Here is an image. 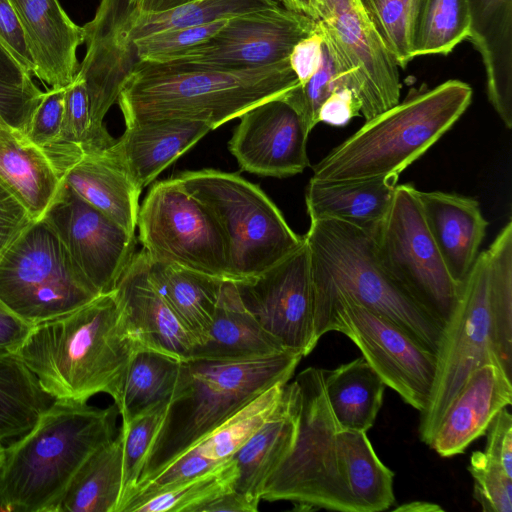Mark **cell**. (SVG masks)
<instances>
[{
	"label": "cell",
	"mask_w": 512,
	"mask_h": 512,
	"mask_svg": "<svg viewBox=\"0 0 512 512\" xmlns=\"http://www.w3.org/2000/svg\"><path fill=\"white\" fill-rule=\"evenodd\" d=\"M299 403L294 442L267 479L261 500H288L300 510L380 512L395 503L394 473L365 432L345 429L327 400L322 369L294 379Z\"/></svg>",
	"instance_id": "obj_1"
},
{
	"label": "cell",
	"mask_w": 512,
	"mask_h": 512,
	"mask_svg": "<svg viewBox=\"0 0 512 512\" xmlns=\"http://www.w3.org/2000/svg\"><path fill=\"white\" fill-rule=\"evenodd\" d=\"M140 348L113 290L33 325L16 355L54 400L87 402L105 393L118 407Z\"/></svg>",
	"instance_id": "obj_2"
},
{
	"label": "cell",
	"mask_w": 512,
	"mask_h": 512,
	"mask_svg": "<svg viewBox=\"0 0 512 512\" xmlns=\"http://www.w3.org/2000/svg\"><path fill=\"white\" fill-rule=\"evenodd\" d=\"M289 60L255 68H218L171 60L139 61L118 97L125 124L186 119L212 130L298 85Z\"/></svg>",
	"instance_id": "obj_3"
},
{
	"label": "cell",
	"mask_w": 512,
	"mask_h": 512,
	"mask_svg": "<svg viewBox=\"0 0 512 512\" xmlns=\"http://www.w3.org/2000/svg\"><path fill=\"white\" fill-rule=\"evenodd\" d=\"M119 411L54 400L33 428L4 447L0 511L57 512L75 473L116 435Z\"/></svg>",
	"instance_id": "obj_4"
},
{
	"label": "cell",
	"mask_w": 512,
	"mask_h": 512,
	"mask_svg": "<svg viewBox=\"0 0 512 512\" xmlns=\"http://www.w3.org/2000/svg\"><path fill=\"white\" fill-rule=\"evenodd\" d=\"M301 359L300 354L283 351L244 360L181 361L173 395L137 487L261 393L289 382Z\"/></svg>",
	"instance_id": "obj_5"
},
{
	"label": "cell",
	"mask_w": 512,
	"mask_h": 512,
	"mask_svg": "<svg viewBox=\"0 0 512 512\" xmlns=\"http://www.w3.org/2000/svg\"><path fill=\"white\" fill-rule=\"evenodd\" d=\"M472 95L471 86L460 80L412 88L317 162L311 178L335 182L399 176L452 128Z\"/></svg>",
	"instance_id": "obj_6"
},
{
	"label": "cell",
	"mask_w": 512,
	"mask_h": 512,
	"mask_svg": "<svg viewBox=\"0 0 512 512\" xmlns=\"http://www.w3.org/2000/svg\"><path fill=\"white\" fill-rule=\"evenodd\" d=\"M314 297V320L337 298L378 313L437 355L444 327L389 275L376 250L374 233L331 219L310 221L304 235Z\"/></svg>",
	"instance_id": "obj_7"
},
{
	"label": "cell",
	"mask_w": 512,
	"mask_h": 512,
	"mask_svg": "<svg viewBox=\"0 0 512 512\" xmlns=\"http://www.w3.org/2000/svg\"><path fill=\"white\" fill-rule=\"evenodd\" d=\"M175 178L217 220L226 243L228 280L257 276L304 243L268 195L239 174L207 168Z\"/></svg>",
	"instance_id": "obj_8"
},
{
	"label": "cell",
	"mask_w": 512,
	"mask_h": 512,
	"mask_svg": "<svg viewBox=\"0 0 512 512\" xmlns=\"http://www.w3.org/2000/svg\"><path fill=\"white\" fill-rule=\"evenodd\" d=\"M98 295L44 219L33 221L0 256V301L32 326Z\"/></svg>",
	"instance_id": "obj_9"
},
{
	"label": "cell",
	"mask_w": 512,
	"mask_h": 512,
	"mask_svg": "<svg viewBox=\"0 0 512 512\" xmlns=\"http://www.w3.org/2000/svg\"><path fill=\"white\" fill-rule=\"evenodd\" d=\"M411 184L396 186L390 208L374 233L378 257L392 279L443 327L462 286L450 275L428 230Z\"/></svg>",
	"instance_id": "obj_10"
},
{
	"label": "cell",
	"mask_w": 512,
	"mask_h": 512,
	"mask_svg": "<svg viewBox=\"0 0 512 512\" xmlns=\"http://www.w3.org/2000/svg\"><path fill=\"white\" fill-rule=\"evenodd\" d=\"M491 268L487 248L478 254L462 285L459 302L444 327L433 389L427 407L420 413L419 436L427 445L470 373L483 364L499 363L493 344Z\"/></svg>",
	"instance_id": "obj_11"
},
{
	"label": "cell",
	"mask_w": 512,
	"mask_h": 512,
	"mask_svg": "<svg viewBox=\"0 0 512 512\" xmlns=\"http://www.w3.org/2000/svg\"><path fill=\"white\" fill-rule=\"evenodd\" d=\"M331 331L346 335L404 402L420 413L425 410L436 376V354L388 318L343 297L314 320L317 342Z\"/></svg>",
	"instance_id": "obj_12"
},
{
	"label": "cell",
	"mask_w": 512,
	"mask_h": 512,
	"mask_svg": "<svg viewBox=\"0 0 512 512\" xmlns=\"http://www.w3.org/2000/svg\"><path fill=\"white\" fill-rule=\"evenodd\" d=\"M136 228L150 259L228 280L226 243L217 220L175 177L150 188Z\"/></svg>",
	"instance_id": "obj_13"
},
{
	"label": "cell",
	"mask_w": 512,
	"mask_h": 512,
	"mask_svg": "<svg viewBox=\"0 0 512 512\" xmlns=\"http://www.w3.org/2000/svg\"><path fill=\"white\" fill-rule=\"evenodd\" d=\"M316 25L365 121L400 101L399 66L357 0H323Z\"/></svg>",
	"instance_id": "obj_14"
},
{
	"label": "cell",
	"mask_w": 512,
	"mask_h": 512,
	"mask_svg": "<svg viewBox=\"0 0 512 512\" xmlns=\"http://www.w3.org/2000/svg\"><path fill=\"white\" fill-rule=\"evenodd\" d=\"M234 283L248 311L287 351L302 357L312 352L318 342L305 239L298 249L264 272Z\"/></svg>",
	"instance_id": "obj_15"
},
{
	"label": "cell",
	"mask_w": 512,
	"mask_h": 512,
	"mask_svg": "<svg viewBox=\"0 0 512 512\" xmlns=\"http://www.w3.org/2000/svg\"><path fill=\"white\" fill-rule=\"evenodd\" d=\"M99 294L113 291L131 263L135 234L82 199L61 181L43 218Z\"/></svg>",
	"instance_id": "obj_16"
},
{
	"label": "cell",
	"mask_w": 512,
	"mask_h": 512,
	"mask_svg": "<svg viewBox=\"0 0 512 512\" xmlns=\"http://www.w3.org/2000/svg\"><path fill=\"white\" fill-rule=\"evenodd\" d=\"M315 28V20L280 4L229 18L214 36L173 60L218 68L273 65L288 60Z\"/></svg>",
	"instance_id": "obj_17"
},
{
	"label": "cell",
	"mask_w": 512,
	"mask_h": 512,
	"mask_svg": "<svg viewBox=\"0 0 512 512\" xmlns=\"http://www.w3.org/2000/svg\"><path fill=\"white\" fill-rule=\"evenodd\" d=\"M239 118L228 149L241 170L285 178L302 173L310 165V131L283 96L262 102Z\"/></svg>",
	"instance_id": "obj_18"
},
{
	"label": "cell",
	"mask_w": 512,
	"mask_h": 512,
	"mask_svg": "<svg viewBox=\"0 0 512 512\" xmlns=\"http://www.w3.org/2000/svg\"><path fill=\"white\" fill-rule=\"evenodd\" d=\"M130 2L101 0L94 18L82 27L86 53L77 76L83 79L87 89L92 124L103 133L108 132L104 117L138 63L124 29Z\"/></svg>",
	"instance_id": "obj_19"
},
{
	"label": "cell",
	"mask_w": 512,
	"mask_h": 512,
	"mask_svg": "<svg viewBox=\"0 0 512 512\" xmlns=\"http://www.w3.org/2000/svg\"><path fill=\"white\" fill-rule=\"evenodd\" d=\"M148 257L136 253L114 291L130 329L143 348L180 361L190 359L195 341L168 304L147 270Z\"/></svg>",
	"instance_id": "obj_20"
},
{
	"label": "cell",
	"mask_w": 512,
	"mask_h": 512,
	"mask_svg": "<svg viewBox=\"0 0 512 512\" xmlns=\"http://www.w3.org/2000/svg\"><path fill=\"white\" fill-rule=\"evenodd\" d=\"M512 403V379L499 363L474 369L439 422L429 446L441 457L463 453Z\"/></svg>",
	"instance_id": "obj_21"
},
{
	"label": "cell",
	"mask_w": 512,
	"mask_h": 512,
	"mask_svg": "<svg viewBox=\"0 0 512 512\" xmlns=\"http://www.w3.org/2000/svg\"><path fill=\"white\" fill-rule=\"evenodd\" d=\"M21 23L34 76L50 88H65L75 79L80 64L76 50L84 43L76 25L58 0H9Z\"/></svg>",
	"instance_id": "obj_22"
},
{
	"label": "cell",
	"mask_w": 512,
	"mask_h": 512,
	"mask_svg": "<svg viewBox=\"0 0 512 512\" xmlns=\"http://www.w3.org/2000/svg\"><path fill=\"white\" fill-rule=\"evenodd\" d=\"M285 384H275L261 393L138 486L131 497L207 472L232 459L274 411L281 400Z\"/></svg>",
	"instance_id": "obj_23"
},
{
	"label": "cell",
	"mask_w": 512,
	"mask_h": 512,
	"mask_svg": "<svg viewBox=\"0 0 512 512\" xmlns=\"http://www.w3.org/2000/svg\"><path fill=\"white\" fill-rule=\"evenodd\" d=\"M428 230L452 276L463 285L485 238L488 221L479 202L442 191H417Z\"/></svg>",
	"instance_id": "obj_24"
},
{
	"label": "cell",
	"mask_w": 512,
	"mask_h": 512,
	"mask_svg": "<svg viewBox=\"0 0 512 512\" xmlns=\"http://www.w3.org/2000/svg\"><path fill=\"white\" fill-rule=\"evenodd\" d=\"M61 181L127 232L135 234L142 189L131 176L115 143L105 149L84 152L62 172Z\"/></svg>",
	"instance_id": "obj_25"
},
{
	"label": "cell",
	"mask_w": 512,
	"mask_h": 512,
	"mask_svg": "<svg viewBox=\"0 0 512 512\" xmlns=\"http://www.w3.org/2000/svg\"><path fill=\"white\" fill-rule=\"evenodd\" d=\"M468 38L486 73L488 99L507 129L512 128V0H467Z\"/></svg>",
	"instance_id": "obj_26"
},
{
	"label": "cell",
	"mask_w": 512,
	"mask_h": 512,
	"mask_svg": "<svg viewBox=\"0 0 512 512\" xmlns=\"http://www.w3.org/2000/svg\"><path fill=\"white\" fill-rule=\"evenodd\" d=\"M299 391L287 382L280 402L233 456L238 471L234 490L259 506L264 485L294 442Z\"/></svg>",
	"instance_id": "obj_27"
},
{
	"label": "cell",
	"mask_w": 512,
	"mask_h": 512,
	"mask_svg": "<svg viewBox=\"0 0 512 512\" xmlns=\"http://www.w3.org/2000/svg\"><path fill=\"white\" fill-rule=\"evenodd\" d=\"M212 128L186 119H156L126 125L115 147L143 189Z\"/></svg>",
	"instance_id": "obj_28"
},
{
	"label": "cell",
	"mask_w": 512,
	"mask_h": 512,
	"mask_svg": "<svg viewBox=\"0 0 512 512\" xmlns=\"http://www.w3.org/2000/svg\"><path fill=\"white\" fill-rule=\"evenodd\" d=\"M398 178L389 175L335 182L310 178L305 191L310 221L337 220L375 233L390 208Z\"/></svg>",
	"instance_id": "obj_29"
},
{
	"label": "cell",
	"mask_w": 512,
	"mask_h": 512,
	"mask_svg": "<svg viewBox=\"0 0 512 512\" xmlns=\"http://www.w3.org/2000/svg\"><path fill=\"white\" fill-rule=\"evenodd\" d=\"M287 351L243 304L232 280H224L212 324L190 358L244 360Z\"/></svg>",
	"instance_id": "obj_30"
},
{
	"label": "cell",
	"mask_w": 512,
	"mask_h": 512,
	"mask_svg": "<svg viewBox=\"0 0 512 512\" xmlns=\"http://www.w3.org/2000/svg\"><path fill=\"white\" fill-rule=\"evenodd\" d=\"M0 180L34 221L43 218L61 185L44 150L26 134L5 127H0Z\"/></svg>",
	"instance_id": "obj_31"
},
{
	"label": "cell",
	"mask_w": 512,
	"mask_h": 512,
	"mask_svg": "<svg viewBox=\"0 0 512 512\" xmlns=\"http://www.w3.org/2000/svg\"><path fill=\"white\" fill-rule=\"evenodd\" d=\"M147 270L151 281L193 337L195 345L201 343L212 324L225 279L149 257Z\"/></svg>",
	"instance_id": "obj_32"
},
{
	"label": "cell",
	"mask_w": 512,
	"mask_h": 512,
	"mask_svg": "<svg viewBox=\"0 0 512 512\" xmlns=\"http://www.w3.org/2000/svg\"><path fill=\"white\" fill-rule=\"evenodd\" d=\"M324 390L341 427L367 432L383 403L386 384L364 357L322 369Z\"/></svg>",
	"instance_id": "obj_33"
},
{
	"label": "cell",
	"mask_w": 512,
	"mask_h": 512,
	"mask_svg": "<svg viewBox=\"0 0 512 512\" xmlns=\"http://www.w3.org/2000/svg\"><path fill=\"white\" fill-rule=\"evenodd\" d=\"M123 485V432L97 448L73 476L57 512H118Z\"/></svg>",
	"instance_id": "obj_34"
},
{
	"label": "cell",
	"mask_w": 512,
	"mask_h": 512,
	"mask_svg": "<svg viewBox=\"0 0 512 512\" xmlns=\"http://www.w3.org/2000/svg\"><path fill=\"white\" fill-rule=\"evenodd\" d=\"M54 399L16 355H0V442L14 441L36 424Z\"/></svg>",
	"instance_id": "obj_35"
},
{
	"label": "cell",
	"mask_w": 512,
	"mask_h": 512,
	"mask_svg": "<svg viewBox=\"0 0 512 512\" xmlns=\"http://www.w3.org/2000/svg\"><path fill=\"white\" fill-rule=\"evenodd\" d=\"M237 477L232 458L207 472L137 494L121 512H200L208 502L233 490Z\"/></svg>",
	"instance_id": "obj_36"
},
{
	"label": "cell",
	"mask_w": 512,
	"mask_h": 512,
	"mask_svg": "<svg viewBox=\"0 0 512 512\" xmlns=\"http://www.w3.org/2000/svg\"><path fill=\"white\" fill-rule=\"evenodd\" d=\"M181 361L164 353L140 348L133 355L124 381L118 411L122 422L164 402L173 395Z\"/></svg>",
	"instance_id": "obj_37"
},
{
	"label": "cell",
	"mask_w": 512,
	"mask_h": 512,
	"mask_svg": "<svg viewBox=\"0 0 512 512\" xmlns=\"http://www.w3.org/2000/svg\"><path fill=\"white\" fill-rule=\"evenodd\" d=\"M280 4V0H197L158 13H139L135 6L125 20L126 40L133 44L157 32L205 25Z\"/></svg>",
	"instance_id": "obj_38"
},
{
	"label": "cell",
	"mask_w": 512,
	"mask_h": 512,
	"mask_svg": "<svg viewBox=\"0 0 512 512\" xmlns=\"http://www.w3.org/2000/svg\"><path fill=\"white\" fill-rule=\"evenodd\" d=\"M468 35L467 0H415L411 22L413 58L447 55Z\"/></svg>",
	"instance_id": "obj_39"
},
{
	"label": "cell",
	"mask_w": 512,
	"mask_h": 512,
	"mask_svg": "<svg viewBox=\"0 0 512 512\" xmlns=\"http://www.w3.org/2000/svg\"><path fill=\"white\" fill-rule=\"evenodd\" d=\"M491 254V316L496 357L512 379V222L509 220L489 246Z\"/></svg>",
	"instance_id": "obj_40"
},
{
	"label": "cell",
	"mask_w": 512,
	"mask_h": 512,
	"mask_svg": "<svg viewBox=\"0 0 512 512\" xmlns=\"http://www.w3.org/2000/svg\"><path fill=\"white\" fill-rule=\"evenodd\" d=\"M168 402L160 403L122 422L123 432V485L118 512L134 493L144 468L148 453L158 434L167 411Z\"/></svg>",
	"instance_id": "obj_41"
},
{
	"label": "cell",
	"mask_w": 512,
	"mask_h": 512,
	"mask_svg": "<svg viewBox=\"0 0 512 512\" xmlns=\"http://www.w3.org/2000/svg\"><path fill=\"white\" fill-rule=\"evenodd\" d=\"M362 12L399 67L413 59L411 22L415 0H357Z\"/></svg>",
	"instance_id": "obj_42"
},
{
	"label": "cell",
	"mask_w": 512,
	"mask_h": 512,
	"mask_svg": "<svg viewBox=\"0 0 512 512\" xmlns=\"http://www.w3.org/2000/svg\"><path fill=\"white\" fill-rule=\"evenodd\" d=\"M228 19L205 25L157 32L133 42L137 61L166 62L181 57L187 51L214 36Z\"/></svg>",
	"instance_id": "obj_43"
},
{
	"label": "cell",
	"mask_w": 512,
	"mask_h": 512,
	"mask_svg": "<svg viewBox=\"0 0 512 512\" xmlns=\"http://www.w3.org/2000/svg\"><path fill=\"white\" fill-rule=\"evenodd\" d=\"M340 85L347 83L324 43L318 69L305 83L296 85L282 96L300 114L311 132L318 124L321 105Z\"/></svg>",
	"instance_id": "obj_44"
},
{
	"label": "cell",
	"mask_w": 512,
	"mask_h": 512,
	"mask_svg": "<svg viewBox=\"0 0 512 512\" xmlns=\"http://www.w3.org/2000/svg\"><path fill=\"white\" fill-rule=\"evenodd\" d=\"M468 471L473 478V498L484 512L512 511V476L483 451H474Z\"/></svg>",
	"instance_id": "obj_45"
},
{
	"label": "cell",
	"mask_w": 512,
	"mask_h": 512,
	"mask_svg": "<svg viewBox=\"0 0 512 512\" xmlns=\"http://www.w3.org/2000/svg\"><path fill=\"white\" fill-rule=\"evenodd\" d=\"M43 95L35 83L12 85L0 81V127L26 134Z\"/></svg>",
	"instance_id": "obj_46"
},
{
	"label": "cell",
	"mask_w": 512,
	"mask_h": 512,
	"mask_svg": "<svg viewBox=\"0 0 512 512\" xmlns=\"http://www.w3.org/2000/svg\"><path fill=\"white\" fill-rule=\"evenodd\" d=\"M65 88H50L35 109L26 137L43 150L54 146L60 136Z\"/></svg>",
	"instance_id": "obj_47"
},
{
	"label": "cell",
	"mask_w": 512,
	"mask_h": 512,
	"mask_svg": "<svg viewBox=\"0 0 512 512\" xmlns=\"http://www.w3.org/2000/svg\"><path fill=\"white\" fill-rule=\"evenodd\" d=\"M0 44L29 75H34L35 66L21 23L9 0H0Z\"/></svg>",
	"instance_id": "obj_48"
},
{
	"label": "cell",
	"mask_w": 512,
	"mask_h": 512,
	"mask_svg": "<svg viewBox=\"0 0 512 512\" xmlns=\"http://www.w3.org/2000/svg\"><path fill=\"white\" fill-rule=\"evenodd\" d=\"M485 434L483 452L512 476V415L507 407L496 414Z\"/></svg>",
	"instance_id": "obj_49"
},
{
	"label": "cell",
	"mask_w": 512,
	"mask_h": 512,
	"mask_svg": "<svg viewBox=\"0 0 512 512\" xmlns=\"http://www.w3.org/2000/svg\"><path fill=\"white\" fill-rule=\"evenodd\" d=\"M34 220L0 180V256Z\"/></svg>",
	"instance_id": "obj_50"
},
{
	"label": "cell",
	"mask_w": 512,
	"mask_h": 512,
	"mask_svg": "<svg viewBox=\"0 0 512 512\" xmlns=\"http://www.w3.org/2000/svg\"><path fill=\"white\" fill-rule=\"evenodd\" d=\"M360 102L355 92L347 85L338 86L321 105L318 123L344 126L360 115Z\"/></svg>",
	"instance_id": "obj_51"
},
{
	"label": "cell",
	"mask_w": 512,
	"mask_h": 512,
	"mask_svg": "<svg viewBox=\"0 0 512 512\" xmlns=\"http://www.w3.org/2000/svg\"><path fill=\"white\" fill-rule=\"evenodd\" d=\"M323 37L317 28L300 40L289 55V64L299 84L305 83L318 69L323 52Z\"/></svg>",
	"instance_id": "obj_52"
},
{
	"label": "cell",
	"mask_w": 512,
	"mask_h": 512,
	"mask_svg": "<svg viewBox=\"0 0 512 512\" xmlns=\"http://www.w3.org/2000/svg\"><path fill=\"white\" fill-rule=\"evenodd\" d=\"M31 328L0 301V355L16 354Z\"/></svg>",
	"instance_id": "obj_53"
},
{
	"label": "cell",
	"mask_w": 512,
	"mask_h": 512,
	"mask_svg": "<svg viewBox=\"0 0 512 512\" xmlns=\"http://www.w3.org/2000/svg\"><path fill=\"white\" fill-rule=\"evenodd\" d=\"M257 510V505L233 489L208 502L200 512H256Z\"/></svg>",
	"instance_id": "obj_54"
},
{
	"label": "cell",
	"mask_w": 512,
	"mask_h": 512,
	"mask_svg": "<svg viewBox=\"0 0 512 512\" xmlns=\"http://www.w3.org/2000/svg\"><path fill=\"white\" fill-rule=\"evenodd\" d=\"M0 81L12 85L34 84L29 75L0 44Z\"/></svg>",
	"instance_id": "obj_55"
},
{
	"label": "cell",
	"mask_w": 512,
	"mask_h": 512,
	"mask_svg": "<svg viewBox=\"0 0 512 512\" xmlns=\"http://www.w3.org/2000/svg\"><path fill=\"white\" fill-rule=\"evenodd\" d=\"M196 0H139L135 11L139 13H158L177 8Z\"/></svg>",
	"instance_id": "obj_56"
},
{
	"label": "cell",
	"mask_w": 512,
	"mask_h": 512,
	"mask_svg": "<svg viewBox=\"0 0 512 512\" xmlns=\"http://www.w3.org/2000/svg\"><path fill=\"white\" fill-rule=\"evenodd\" d=\"M283 6L317 20L323 0H280Z\"/></svg>",
	"instance_id": "obj_57"
},
{
	"label": "cell",
	"mask_w": 512,
	"mask_h": 512,
	"mask_svg": "<svg viewBox=\"0 0 512 512\" xmlns=\"http://www.w3.org/2000/svg\"><path fill=\"white\" fill-rule=\"evenodd\" d=\"M394 511H413V512H427V511H442L443 509L434 503L424 502V501H415L410 503H405L401 506H398L393 509Z\"/></svg>",
	"instance_id": "obj_58"
},
{
	"label": "cell",
	"mask_w": 512,
	"mask_h": 512,
	"mask_svg": "<svg viewBox=\"0 0 512 512\" xmlns=\"http://www.w3.org/2000/svg\"><path fill=\"white\" fill-rule=\"evenodd\" d=\"M3 455H4V446L0 442V465H1L2 460H3Z\"/></svg>",
	"instance_id": "obj_59"
},
{
	"label": "cell",
	"mask_w": 512,
	"mask_h": 512,
	"mask_svg": "<svg viewBox=\"0 0 512 512\" xmlns=\"http://www.w3.org/2000/svg\"><path fill=\"white\" fill-rule=\"evenodd\" d=\"M134 1H135V3L137 4V2H138L139 0H134Z\"/></svg>",
	"instance_id": "obj_60"
},
{
	"label": "cell",
	"mask_w": 512,
	"mask_h": 512,
	"mask_svg": "<svg viewBox=\"0 0 512 512\" xmlns=\"http://www.w3.org/2000/svg\"><path fill=\"white\" fill-rule=\"evenodd\" d=\"M197 1V0H196Z\"/></svg>",
	"instance_id": "obj_61"
}]
</instances>
